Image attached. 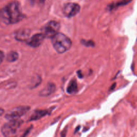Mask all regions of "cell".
Masks as SVG:
<instances>
[{
  "label": "cell",
  "mask_w": 137,
  "mask_h": 137,
  "mask_svg": "<svg viewBox=\"0 0 137 137\" xmlns=\"http://www.w3.org/2000/svg\"><path fill=\"white\" fill-rule=\"evenodd\" d=\"M23 18L20 4L16 1L9 3L0 11V18L7 24L18 23Z\"/></svg>",
  "instance_id": "6da1fadb"
},
{
  "label": "cell",
  "mask_w": 137,
  "mask_h": 137,
  "mask_svg": "<svg viewBox=\"0 0 137 137\" xmlns=\"http://www.w3.org/2000/svg\"><path fill=\"white\" fill-rule=\"evenodd\" d=\"M52 39V44L55 50L59 54H63L70 49L72 46L71 40L65 35L58 32Z\"/></svg>",
  "instance_id": "7a4b0ae2"
},
{
  "label": "cell",
  "mask_w": 137,
  "mask_h": 137,
  "mask_svg": "<svg viewBox=\"0 0 137 137\" xmlns=\"http://www.w3.org/2000/svg\"><path fill=\"white\" fill-rule=\"evenodd\" d=\"M22 123L23 121L19 119L10 121L2 126V133L5 137H14Z\"/></svg>",
  "instance_id": "3957f363"
},
{
  "label": "cell",
  "mask_w": 137,
  "mask_h": 137,
  "mask_svg": "<svg viewBox=\"0 0 137 137\" xmlns=\"http://www.w3.org/2000/svg\"><path fill=\"white\" fill-rule=\"evenodd\" d=\"M30 108L28 106H20L13 109L5 115V118L9 121H13L19 119L26 112L28 111Z\"/></svg>",
  "instance_id": "277c9868"
},
{
  "label": "cell",
  "mask_w": 137,
  "mask_h": 137,
  "mask_svg": "<svg viewBox=\"0 0 137 137\" xmlns=\"http://www.w3.org/2000/svg\"><path fill=\"white\" fill-rule=\"evenodd\" d=\"M60 24L56 21H50L44 28L43 34L45 37L52 38L58 32Z\"/></svg>",
  "instance_id": "5b68a950"
},
{
  "label": "cell",
  "mask_w": 137,
  "mask_h": 137,
  "mask_svg": "<svg viewBox=\"0 0 137 137\" xmlns=\"http://www.w3.org/2000/svg\"><path fill=\"white\" fill-rule=\"evenodd\" d=\"M80 10V5L75 3H68L64 5L63 8V14L67 17L71 18L75 16Z\"/></svg>",
  "instance_id": "8992f818"
},
{
  "label": "cell",
  "mask_w": 137,
  "mask_h": 137,
  "mask_svg": "<svg viewBox=\"0 0 137 137\" xmlns=\"http://www.w3.org/2000/svg\"><path fill=\"white\" fill-rule=\"evenodd\" d=\"M45 37L43 34H37L28 39L27 43L32 47H38L43 43Z\"/></svg>",
  "instance_id": "52a82bcc"
},
{
  "label": "cell",
  "mask_w": 137,
  "mask_h": 137,
  "mask_svg": "<svg viewBox=\"0 0 137 137\" xmlns=\"http://www.w3.org/2000/svg\"><path fill=\"white\" fill-rule=\"evenodd\" d=\"M56 90V86L54 83H48L47 85L40 92L39 96L41 97H48L52 94Z\"/></svg>",
  "instance_id": "ba28073f"
},
{
  "label": "cell",
  "mask_w": 137,
  "mask_h": 137,
  "mask_svg": "<svg viewBox=\"0 0 137 137\" xmlns=\"http://www.w3.org/2000/svg\"><path fill=\"white\" fill-rule=\"evenodd\" d=\"M31 31L28 29L23 28L18 30L16 34V39L20 41H24L28 40V38L30 35Z\"/></svg>",
  "instance_id": "9c48e42d"
},
{
  "label": "cell",
  "mask_w": 137,
  "mask_h": 137,
  "mask_svg": "<svg viewBox=\"0 0 137 137\" xmlns=\"http://www.w3.org/2000/svg\"><path fill=\"white\" fill-rule=\"evenodd\" d=\"M48 114V112L47 110H38L35 111L33 114L31 115L30 117L29 120L30 121H35L38 120L39 119H40L41 118L45 116Z\"/></svg>",
  "instance_id": "30bf717a"
},
{
  "label": "cell",
  "mask_w": 137,
  "mask_h": 137,
  "mask_svg": "<svg viewBox=\"0 0 137 137\" xmlns=\"http://www.w3.org/2000/svg\"><path fill=\"white\" fill-rule=\"evenodd\" d=\"M78 91V85L77 81L75 79L72 80L68 86L67 92L69 94H72L77 92Z\"/></svg>",
  "instance_id": "8fae6325"
},
{
  "label": "cell",
  "mask_w": 137,
  "mask_h": 137,
  "mask_svg": "<svg viewBox=\"0 0 137 137\" xmlns=\"http://www.w3.org/2000/svg\"><path fill=\"white\" fill-rule=\"evenodd\" d=\"M18 54L16 51H10L7 55V60L10 62H14L18 58Z\"/></svg>",
  "instance_id": "7c38bea8"
},
{
  "label": "cell",
  "mask_w": 137,
  "mask_h": 137,
  "mask_svg": "<svg viewBox=\"0 0 137 137\" xmlns=\"http://www.w3.org/2000/svg\"><path fill=\"white\" fill-rule=\"evenodd\" d=\"M41 81V78L40 76H37L36 77H34V78L32 80L31 84V87L34 88L38 86L39 85H40Z\"/></svg>",
  "instance_id": "4fadbf2b"
},
{
  "label": "cell",
  "mask_w": 137,
  "mask_h": 137,
  "mask_svg": "<svg viewBox=\"0 0 137 137\" xmlns=\"http://www.w3.org/2000/svg\"><path fill=\"white\" fill-rule=\"evenodd\" d=\"M82 44L86 47H94V43L92 41L82 40Z\"/></svg>",
  "instance_id": "5bb4252c"
},
{
  "label": "cell",
  "mask_w": 137,
  "mask_h": 137,
  "mask_svg": "<svg viewBox=\"0 0 137 137\" xmlns=\"http://www.w3.org/2000/svg\"><path fill=\"white\" fill-rule=\"evenodd\" d=\"M132 0H122L121 2H119L118 3H117L116 4H115V6L116 7H119V6H122V5H126L128 4L129 3H130Z\"/></svg>",
  "instance_id": "9a60e30c"
},
{
  "label": "cell",
  "mask_w": 137,
  "mask_h": 137,
  "mask_svg": "<svg viewBox=\"0 0 137 137\" xmlns=\"http://www.w3.org/2000/svg\"><path fill=\"white\" fill-rule=\"evenodd\" d=\"M4 58V54L2 51L0 50V64L3 62Z\"/></svg>",
  "instance_id": "2e32d148"
},
{
  "label": "cell",
  "mask_w": 137,
  "mask_h": 137,
  "mask_svg": "<svg viewBox=\"0 0 137 137\" xmlns=\"http://www.w3.org/2000/svg\"><path fill=\"white\" fill-rule=\"evenodd\" d=\"M45 0H31L33 3H43L45 2Z\"/></svg>",
  "instance_id": "e0dca14e"
},
{
  "label": "cell",
  "mask_w": 137,
  "mask_h": 137,
  "mask_svg": "<svg viewBox=\"0 0 137 137\" xmlns=\"http://www.w3.org/2000/svg\"><path fill=\"white\" fill-rule=\"evenodd\" d=\"M67 130H66L63 131L61 133V136L62 137H65L66 134H67Z\"/></svg>",
  "instance_id": "ac0fdd59"
},
{
  "label": "cell",
  "mask_w": 137,
  "mask_h": 137,
  "mask_svg": "<svg viewBox=\"0 0 137 137\" xmlns=\"http://www.w3.org/2000/svg\"><path fill=\"white\" fill-rule=\"evenodd\" d=\"M116 83L113 84L112 85V86H111L110 87V91H112V90H114L115 88V87H116Z\"/></svg>",
  "instance_id": "d6986e66"
},
{
  "label": "cell",
  "mask_w": 137,
  "mask_h": 137,
  "mask_svg": "<svg viewBox=\"0 0 137 137\" xmlns=\"http://www.w3.org/2000/svg\"><path fill=\"white\" fill-rule=\"evenodd\" d=\"M4 113V110L3 109L0 108V116H2Z\"/></svg>",
  "instance_id": "ffe728a7"
},
{
  "label": "cell",
  "mask_w": 137,
  "mask_h": 137,
  "mask_svg": "<svg viewBox=\"0 0 137 137\" xmlns=\"http://www.w3.org/2000/svg\"><path fill=\"white\" fill-rule=\"evenodd\" d=\"M78 76H79V78H82V75H81V71H78Z\"/></svg>",
  "instance_id": "44dd1931"
},
{
  "label": "cell",
  "mask_w": 137,
  "mask_h": 137,
  "mask_svg": "<svg viewBox=\"0 0 137 137\" xmlns=\"http://www.w3.org/2000/svg\"><path fill=\"white\" fill-rule=\"evenodd\" d=\"M28 131H26V132L24 134V135H23V137H25V136L26 135V134H27V133H28Z\"/></svg>",
  "instance_id": "7402d4cb"
}]
</instances>
